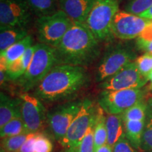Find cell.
Here are the masks:
<instances>
[{
    "label": "cell",
    "instance_id": "cell-14",
    "mask_svg": "<svg viewBox=\"0 0 152 152\" xmlns=\"http://www.w3.org/2000/svg\"><path fill=\"white\" fill-rule=\"evenodd\" d=\"M95 0H59L60 9L73 22L85 23Z\"/></svg>",
    "mask_w": 152,
    "mask_h": 152
},
{
    "label": "cell",
    "instance_id": "cell-28",
    "mask_svg": "<svg viewBox=\"0 0 152 152\" xmlns=\"http://www.w3.org/2000/svg\"><path fill=\"white\" fill-rule=\"evenodd\" d=\"M53 144L46 134L39 132L35 137L34 152H52Z\"/></svg>",
    "mask_w": 152,
    "mask_h": 152
},
{
    "label": "cell",
    "instance_id": "cell-33",
    "mask_svg": "<svg viewBox=\"0 0 152 152\" xmlns=\"http://www.w3.org/2000/svg\"><path fill=\"white\" fill-rule=\"evenodd\" d=\"M137 46L140 50L144 51L147 54H152V41L145 40L141 37H137Z\"/></svg>",
    "mask_w": 152,
    "mask_h": 152
},
{
    "label": "cell",
    "instance_id": "cell-10",
    "mask_svg": "<svg viewBox=\"0 0 152 152\" xmlns=\"http://www.w3.org/2000/svg\"><path fill=\"white\" fill-rule=\"evenodd\" d=\"M151 21L126 11L119 10L112 23V35L121 39H134L140 37Z\"/></svg>",
    "mask_w": 152,
    "mask_h": 152
},
{
    "label": "cell",
    "instance_id": "cell-37",
    "mask_svg": "<svg viewBox=\"0 0 152 152\" xmlns=\"http://www.w3.org/2000/svg\"><path fill=\"white\" fill-rule=\"evenodd\" d=\"M140 16H141L144 18L148 19V20H152V6L147 11H145L143 14L140 15Z\"/></svg>",
    "mask_w": 152,
    "mask_h": 152
},
{
    "label": "cell",
    "instance_id": "cell-41",
    "mask_svg": "<svg viewBox=\"0 0 152 152\" xmlns=\"http://www.w3.org/2000/svg\"><path fill=\"white\" fill-rule=\"evenodd\" d=\"M1 152H6V151H4V150H2V149H1Z\"/></svg>",
    "mask_w": 152,
    "mask_h": 152
},
{
    "label": "cell",
    "instance_id": "cell-23",
    "mask_svg": "<svg viewBox=\"0 0 152 152\" xmlns=\"http://www.w3.org/2000/svg\"><path fill=\"white\" fill-rule=\"evenodd\" d=\"M29 131L24 124L21 118H16L11 120L9 123L0 128V137L1 139L9 137L18 136L23 134H28Z\"/></svg>",
    "mask_w": 152,
    "mask_h": 152
},
{
    "label": "cell",
    "instance_id": "cell-11",
    "mask_svg": "<svg viewBox=\"0 0 152 152\" xmlns=\"http://www.w3.org/2000/svg\"><path fill=\"white\" fill-rule=\"evenodd\" d=\"M31 11L26 0H4L0 2V29L26 28Z\"/></svg>",
    "mask_w": 152,
    "mask_h": 152
},
{
    "label": "cell",
    "instance_id": "cell-34",
    "mask_svg": "<svg viewBox=\"0 0 152 152\" xmlns=\"http://www.w3.org/2000/svg\"><path fill=\"white\" fill-rule=\"evenodd\" d=\"M139 37H141L142 39H145V40L152 41V21L151 23L145 28V30H144L143 33L140 35Z\"/></svg>",
    "mask_w": 152,
    "mask_h": 152
},
{
    "label": "cell",
    "instance_id": "cell-20",
    "mask_svg": "<svg viewBox=\"0 0 152 152\" xmlns=\"http://www.w3.org/2000/svg\"><path fill=\"white\" fill-rule=\"evenodd\" d=\"M28 35L26 28H11L1 30L0 52L7 50L14 44L22 40Z\"/></svg>",
    "mask_w": 152,
    "mask_h": 152
},
{
    "label": "cell",
    "instance_id": "cell-32",
    "mask_svg": "<svg viewBox=\"0 0 152 152\" xmlns=\"http://www.w3.org/2000/svg\"><path fill=\"white\" fill-rule=\"evenodd\" d=\"M37 133V132H30L28 134L27 140H26L18 152H34V144H35Z\"/></svg>",
    "mask_w": 152,
    "mask_h": 152
},
{
    "label": "cell",
    "instance_id": "cell-29",
    "mask_svg": "<svg viewBox=\"0 0 152 152\" xmlns=\"http://www.w3.org/2000/svg\"><path fill=\"white\" fill-rule=\"evenodd\" d=\"M140 150L152 152V115L148 118L142 139Z\"/></svg>",
    "mask_w": 152,
    "mask_h": 152
},
{
    "label": "cell",
    "instance_id": "cell-15",
    "mask_svg": "<svg viewBox=\"0 0 152 152\" xmlns=\"http://www.w3.org/2000/svg\"><path fill=\"white\" fill-rule=\"evenodd\" d=\"M33 38L28 35L26 38L14 44L7 50L0 52V70L7 71V67L21 57L26 50L33 45Z\"/></svg>",
    "mask_w": 152,
    "mask_h": 152
},
{
    "label": "cell",
    "instance_id": "cell-40",
    "mask_svg": "<svg viewBox=\"0 0 152 152\" xmlns=\"http://www.w3.org/2000/svg\"><path fill=\"white\" fill-rule=\"evenodd\" d=\"M150 89H151V92H152V85H151V86H150Z\"/></svg>",
    "mask_w": 152,
    "mask_h": 152
},
{
    "label": "cell",
    "instance_id": "cell-26",
    "mask_svg": "<svg viewBox=\"0 0 152 152\" xmlns=\"http://www.w3.org/2000/svg\"><path fill=\"white\" fill-rule=\"evenodd\" d=\"M151 6L152 0H129L125 6V11L140 16L147 11Z\"/></svg>",
    "mask_w": 152,
    "mask_h": 152
},
{
    "label": "cell",
    "instance_id": "cell-3",
    "mask_svg": "<svg viewBox=\"0 0 152 152\" xmlns=\"http://www.w3.org/2000/svg\"><path fill=\"white\" fill-rule=\"evenodd\" d=\"M55 49L42 43L35 45L33 59L23 75L16 81L23 92L35 89L49 71L56 66Z\"/></svg>",
    "mask_w": 152,
    "mask_h": 152
},
{
    "label": "cell",
    "instance_id": "cell-5",
    "mask_svg": "<svg viewBox=\"0 0 152 152\" xmlns=\"http://www.w3.org/2000/svg\"><path fill=\"white\" fill-rule=\"evenodd\" d=\"M97 107L89 99L83 100L78 113L72 121L60 144L66 152H75L91 124L96 119Z\"/></svg>",
    "mask_w": 152,
    "mask_h": 152
},
{
    "label": "cell",
    "instance_id": "cell-35",
    "mask_svg": "<svg viewBox=\"0 0 152 152\" xmlns=\"http://www.w3.org/2000/svg\"><path fill=\"white\" fill-rule=\"evenodd\" d=\"M9 80L7 76V71H4V70H0V83H1V86L2 87L4 85L6 82L9 81Z\"/></svg>",
    "mask_w": 152,
    "mask_h": 152
},
{
    "label": "cell",
    "instance_id": "cell-8",
    "mask_svg": "<svg viewBox=\"0 0 152 152\" xmlns=\"http://www.w3.org/2000/svg\"><path fill=\"white\" fill-rule=\"evenodd\" d=\"M83 101L70 102L47 113V124L55 140L61 142L80 109Z\"/></svg>",
    "mask_w": 152,
    "mask_h": 152
},
{
    "label": "cell",
    "instance_id": "cell-18",
    "mask_svg": "<svg viewBox=\"0 0 152 152\" xmlns=\"http://www.w3.org/2000/svg\"><path fill=\"white\" fill-rule=\"evenodd\" d=\"M107 128V144L112 148L125 136L123 123L121 115H107L106 116Z\"/></svg>",
    "mask_w": 152,
    "mask_h": 152
},
{
    "label": "cell",
    "instance_id": "cell-4",
    "mask_svg": "<svg viewBox=\"0 0 152 152\" xmlns=\"http://www.w3.org/2000/svg\"><path fill=\"white\" fill-rule=\"evenodd\" d=\"M118 11V0H95L84 24L99 42L107 40L113 36L112 23Z\"/></svg>",
    "mask_w": 152,
    "mask_h": 152
},
{
    "label": "cell",
    "instance_id": "cell-6",
    "mask_svg": "<svg viewBox=\"0 0 152 152\" xmlns=\"http://www.w3.org/2000/svg\"><path fill=\"white\" fill-rule=\"evenodd\" d=\"M72 25L73 21L61 9L50 16L38 18L35 25L38 40L55 48Z\"/></svg>",
    "mask_w": 152,
    "mask_h": 152
},
{
    "label": "cell",
    "instance_id": "cell-31",
    "mask_svg": "<svg viewBox=\"0 0 152 152\" xmlns=\"http://www.w3.org/2000/svg\"><path fill=\"white\" fill-rule=\"evenodd\" d=\"M113 152H137L132 147L126 137H123L113 147Z\"/></svg>",
    "mask_w": 152,
    "mask_h": 152
},
{
    "label": "cell",
    "instance_id": "cell-27",
    "mask_svg": "<svg viewBox=\"0 0 152 152\" xmlns=\"http://www.w3.org/2000/svg\"><path fill=\"white\" fill-rule=\"evenodd\" d=\"M95 121L89 128L75 152H95L94 128Z\"/></svg>",
    "mask_w": 152,
    "mask_h": 152
},
{
    "label": "cell",
    "instance_id": "cell-38",
    "mask_svg": "<svg viewBox=\"0 0 152 152\" xmlns=\"http://www.w3.org/2000/svg\"><path fill=\"white\" fill-rule=\"evenodd\" d=\"M147 80H148V81H150V82H151V85H152V71L151 72V73H149V75L147 76Z\"/></svg>",
    "mask_w": 152,
    "mask_h": 152
},
{
    "label": "cell",
    "instance_id": "cell-30",
    "mask_svg": "<svg viewBox=\"0 0 152 152\" xmlns=\"http://www.w3.org/2000/svg\"><path fill=\"white\" fill-rule=\"evenodd\" d=\"M135 63L141 75L147 78V76L152 71V54L145 53L138 57Z\"/></svg>",
    "mask_w": 152,
    "mask_h": 152
},
{
    "label": "cell",
    "instance_id": "cell-9",
    "mask_svg": "<svg viewBox=\"0 0 152 152\" xmlns=\"http://www.w3.org/2000/svg\"><path fill=\"white\" fill-rule=\"evenodd\" d=\"M20 117L30 132H39L47 123V113L41 100L27 92L20 95Z\"/></svg>",
    "mask_w": 152,
    "mask_h": 152
},
{
    "label": "cell",
    "instance_id": "cell-25",
    "mask_svg": "<svg viewBox=\"0 0 152 152\" xmlns=\"http://www.w3.org/2000/svg\"><path fill=\"white\" fill-rule=\"evenodd\" d=\"M28 134L1 139V149L6 152H18L27 140Z\"/></svg>",
    "mask_w": 152,
    "mask_h": 152
},
{
    "label": "cell",
    "instance_id": "cell-39",
    "mask_svg": "<svg viewBox=\"0 0 152 152\" xmlns=\"http://www.w3.org/2000/svg\"><path fill=\"white\" fill-rule=\"evenodd\" d=\"M149 104H150V106H151V109H152V99H151V100H150Z\"/></svg>",
    "mask_w": 152,
    "mask_h": 152
},
{
    "label": "cell",
    "instance_id": "cell-13",
    "mask_svg": "<svg viewBox=\"0 0 152 152\" xmlns=\"http://www.w3.org/2000/svg\"><path fill=\"white\" fill-rule=\"evenodd\" d=\"M147 82V79L139 71L135 61H133L118 73L100 83L99 87L106 91L141 89Z\"/></svg>",
    "mask_w": 152,
    "mask_h": 152
},
{
    "label": "cell",
    "instance_id": "cell-19",
    "mask_svg": "<svg viewBox=\"0 0 152 152\" xmlns=\"http://www.w3.org/2000/svg\"><path fill=\"white\" fill-rule=\"evenodd\" d=\"M123 123L127 140L134 149H140L146 121H127Z\"/></svg>",
    "mask_w": 152,
    "mask_h": 152
},
{
    "label": "cell",
    "instance_id": "cell-21",
    "mask_svg": "<svg viewBox=\"0 0 152 152\" xmlns=\"http://www.w3.org/2000/svg\"><path fill=\"white\" fill-rule=\"evenodd\" d=\"M103 109L97 106L96 119L94 128V139L95 151L104 144H107V128H106V116Z\"/></svg>",
    "mask_w": 152,
    "mask_h": 152
},
{
    "label": "cell",
    "instance_id": "cell-16",
    "mask_svg": "<svg viewBox=\"0 0 152 152\" xmlns=\"http://www.w3.org/2000/svg\"><path fill=\"white\" fill-rule=\"evenodd\" d=\"M21 100L11 98L4 93L0 94V128L11 120L20 117ZM21 118V117H20Z\"/></svg>",
    "mask_w": 152,
    "mask_h": 152
},
{
    "label": "cell",
    "instance_id": "cell-1",
    "mask_svg": "<svg viewBox=\"0 0 152 152\" xmlns=\"http://www.w3.org/2000/svg\"><path fill=\"white\" fill-rule=\"evenodd\" d=\"M88 80L84 67L56 65L35 87L33 95L46 102L66 99L79 92Z\"/></svg>",
    "mask_w": 152,
    "mask_h": 152
},
{
    "label": "cell",
    "instance_id": "cell-42",
    "mask_svg": "<svg viewBox=\"0 0 152 152\" xmlns=\"http://www.w3.org/2000/svg\"><path fill=\"white\" fill-rule=\"evenodd\" d=\"M1 1H4V0H1Z\"/></svg>",
    "mask_w": 152,
    "mask_h": 152
},
{
    "label": "cell",
    "instance_id": "cell-2",
    "mask_svg": "<svg viewBox=\"0 0 152 152\" xmlns=\"http://www.w3.org/2000/svg\"><path fill=\"white\" fill-rule=\"evenodd\" d=\"M57 65L87 66L100 53L99 40L84 23L73 22L54 48Z\"/></svg>",
    "mask_w": 152,
    "mask_h": 152
},
{
    "label": "cell",
    "instance_id": "cell-12",
    "mask_svg": "<svg viewBox=\"0 0 152 152\" xmlns=\"http://www.w3.org/2000/svg\"><path fill=\"white\" fill-rule=\"evenodd\" d=\"M135 58L134 53L125 48H114L106 52L96 69V80L102 83L118 73Z\"/></svg>",
    "mask_w": 152,
    "mask_h": 152
},
{
    "label": "cell",
    "instance_id": "cell-17",
    "mask_svg": "<svg viewBox=\"0 0 152 152\" xmlns=\"http://www.w3.org/2000/svg\"><path fill=\"white\" fill-rule=\"evenodd\" d=\"M35 51V45L28 48L20 58L11 64L7 70L9 80L17 81L22 77L29 67Z\"/></svg>",
    "mask_w": 152,
    "mask_h": 152
},
{
    "label": "cell",
    "instance_id": "cell-24",
    "mask_svg": "<svg viewBox=\"0 0 152 152\" xmlns=\"http://www.w3.org/2000/svg\"><path fill=\"white\" fill-rule=\"evenodd\" d=\"M147 112V104L144 100L138 102L121 114L123 121H146Z\"/></svg>",
    "mask_w": 152,
    "mask_h": 152
},
{
    "label": "cell",
    "instance_id": "cell-22",
    "mask_svg": "<svg viewBox=\"0 0 152 152\" xmlns=\"http://www.w3.org/2000/svg\"><path fill=\"white\" fill-rule=\"evenodd\" d=\"M26 1L31 12L39 18L50 16L58 11L56 0H26Z\"/></svg>",
    "mask_w": 152,
    "mask_h": 152
},
{
    "label": "cell",
    "instance_id": "cell-36",
    "mask_svg": "<svg viewBox=\"0 0 152 152\" xmlns=\"http://www.w3.org/2000/svg\"><path fill=\"white\" fill-rule=\"evenodd\" d=\"M95 152H113V148L110 147L108 144H104V146L96 149Z\"/></svg>",
    "mask_w": 152,
    "mask_h": 152
},
{
    "label": "cell",
    "instance_id": "cell-7",
    "mask_svg": "<svg viewBox=\"0 0 152 152\" xmlns=\"http://www.w3.org/2000/svg\"><path fill=\"white\" fill-rule=\"evenodd\" d=\"M142 89L118 91L103 90L98 99L99 106L107 115H121L130 107L143 100Z\"/></svg>",
    "mask_w": 152,
    "mask_h": 152
}]
</instances>
